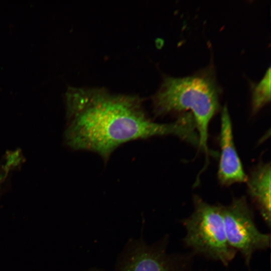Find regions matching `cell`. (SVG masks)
Wrapping results in <instances>:
<instances>
[{
    "instance_id": "cell-4",
    "label": "cell",
    "mask_w": 271,
    "mask_h": 271,
    "mask_svg": "<svg viewBox=\"0 0 271 271\" xmlns=\"http://www.w3.org/2000/svg\"><path fill=\"white\" fill-rule=\"evenodd\" d=\"M221 208L228 243L240 252L248 265L255 251L269 247L270 235L258 229L244 197L234 198Z\"/></svg>"
},
{
    "instance_id": "cell-6",
    "label": "cell",
    "mask_w": 271,
    "mask_h": 271,
    "mask_svg": "<svg viewBox=\"0 0 271 271\" xmlns=\"http://www.w3.org/2000/svg\"><path fill=\"white\" fill-rule=\"evenodd\" d=\"M270 163H259L247 176L248 192L254 201L264 222L270 225Z\"/></svg>"
},
{
    "instance_id": "cell-3",
    "label": "cell",
    "mask_w": 271,
    "mask_h": 271,
    "mask_svg": "<svg viewBox=\"0 0 271 271\" xmlns=\"http://www.w3.org/2000/svg\"><path fill=\"white\" fill-rule=\"evenodd\" d=\"M194 210L185 219V245L195 252L227 265L236 251L228 244L221 205L210 204L194 196Z\"/></svg>"
},
{
    "instance_id": "cell-2",
    "label": "cell",
    "mask_w": 271,
    "mask_h": 271,
    "mask_svg": "<svg viewBox=\"0 0 271 271\" xmlns=\"http://www.w3.org/2000/svg\"><path fill=\"white\" fill-rule=\"evenodd\" d=\"M156 113L166 114L190 110L199 138V149L208 162V126L218 109L217 88L210 78L192 76L184 78L166 77L153 97Z\"/></svg>"
},
{
    "instance_id": "cell-5",
    "label": "cell",
    "mask_w": 271,
    "mask_h": 271,
    "mask_svg": "<svg viewBox=\"0 0 271 271\" xmlns=\"http://www.w3.org/2000/svg\"><path fill=\"white\" fill-rule=\"evenodd\" d=\"M220 155L218 178L223 186L246 181V175L236 151L232 127L227 107L224 106L221 115Z\"/></svg>"
},
{
    "instance_id": "cell-1",
    "label": "cell",
    "mask_w": 271,
    "mask_h": 271,
    "mask_svg": "<svg viewBox=\"0 0 271 271\" xmlns=\"http://www.w3.org/2000/svg\"><path fill=\"white\" fill-rule=\"evenodd\" d=\"M65 101L67 145L95 153L105 161L117 148L132 141L168 135L192 144L197 140L189 115L172 123L155 122L147 116L138 96L114 94L102 88L70 87Z\"/></svg>"
},
{
    "instance_id": "cell-8",
    "label": "cell",
    "mask_w": 271,
    "mask_h": 271,
    "mask_svg": "<svg viewBox=\"0 0 271 271\" xmlns=\"http://www.w3.org/2000/svg\"><path fill=\"white\" fill-rule=\"evenodd\" d=\"M270 100V68L255 87L252 95V106L256 113Z\"/></svg>"
},
{
    "instance_id": "cell-7",
    "label": "cell",
    "mask_w": 271,
    "mask_h": 271,
    "mask_svg": "<svg viewBox=\"0 0 271 271\" xmlns=\"http://www.w3.org/2000/svg\"><path fill=\"white\" fill-rule=\"evenodd\" d=\"M122 271H177V269L163 251L142 246L131 254Z\"/></svg>"
}]
</instances>
